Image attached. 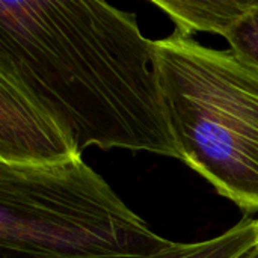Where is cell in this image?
Returning <instances> with one entry per match:
<instances>
[{"mask_svg":"<svg viewBox=\"0 0 258 258\" xmlns=\"http://www.w3.org/2000/svg\"><path fill=\"white\" fill-rule=\"evenodd\" d=\"M254 0H153L175 23V33L192 38L197 32H212L227 36L237 20Z\"/></svg>","mask_w":258,"mask_h":258,"instance_id":"5","label":"cell"},{"mask_svg":"<svg viewBox=\"0 0 258 258\" xmlns=\"http://www.w3.org/2000/svg\"><path fill=\"white\" fill-rule=\"evenodd\" d=\"M225 39L234 54L258 70V0L237 20Z\"/></svg>","mask_w":258,"mask_h":258,"instance_id":"7","label":"cell"},{"mask_svg":"<svg viewBox=\"0 0 258 258\" xmlns=\"http://www.w3.org/2000/svg\"><path fill=\"white\" fill-rule=\"evenodd\" d=\"M172 243L82 157L0 163V258H141Z\"/></svg>","mask_w":258,"mask_h":258,"instance_id":"3","label":"cell"},{"mask_svg":"<svg viewBox=\"0 0 258 258\" xmlns=\"http://www.w3.org/2000/svg\"><path fill=\"white\" fill-rule=\"evenodd\" d=\"M82 153L67 128L12 76L0 71V163L51 165Z\"/></svg>","mask_w":258,"mask_h":258,"instance_id":"4","label":"cell"},{"mask_svg":"<svg viewBox=\"0 0 258 258\" xmlns=\"http://www.w3.org/2000/svg\"><path fill=\"white\" fill-rule=\"evenodd\" d=\"M240 258H258V240H257V243L248 251V252H245L243 255Z\"/></svg>","mask_w":258,"mask_h":258,"instance_id":"8","label":"cell"},{"mask_svg":"<svg viewBox=\"0 0 258 258\" xmlns=\"http://www.w3.org/2000/svg\"><path fill=\"white\" fill-rule=\"evenodd\" d=\"M257 240L258 219L246 218L218 237L192 243L174 242L159 254L141 258H240Z\"/></svg>","mask_w":258,"mask_h":258,"instance_id":"6","label":"cell"},{"mask_svg":"<svg viewBox=\"0 0 258 258\" xmlns=\"http://www.w3.org/2000/svg\"><path fill=\"white\" fill-rule=\"evenodd\" d=\"M0 71L73 136L180 159L154 67V41L135 14L100 0H2Z\"/></svg>","mask_w":258,"mask_h":258,"instance_id":"1","label":"cell"},{"mask_svg":"<svg viewBox=\"0 0 258 258\" xmlns=\"http://www.w3.org/2000/svg\"><path fill=\"white\" fill-rule=\"evenodd\" d=\"M154 67L180 160L258 212L257 68L175 32L154 41Z\"/></svg>","mask_w":258,"mask_h":258,"instance_id":"2","label":"cell"}]
</instances>
